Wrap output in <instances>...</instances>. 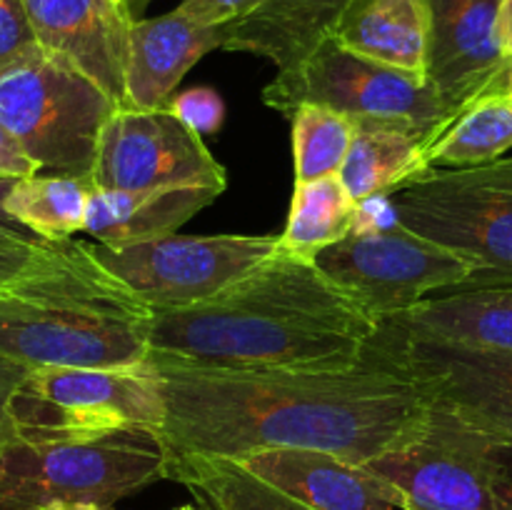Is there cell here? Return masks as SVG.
I'll return each mask as SVG.
<instances>
[{
  "label": "cell",
  "instance_id": "cell-34",
  "mask_svg": "<svg viewBox=\"0 0 512 510\" xmlns=\"http://www.w3.org/2000/svg\"><path fill=\"white\" fill-rule=\"evenodd\" d=\"M498 43L508 60H512V0H500L498 10Z\"/></svg>",
  "mask_w": 512,
  "mask_h": 510
},
{
  "label": "cell",
  "instance_id": "cell-30",
  "mask_svg": "<svg viewBox=\"0 0 512 510\" xmlns=\"http://www.w3.org/2000/svg\"><path fill=\"white\" fill-rule=\"evenodd\" d=\"M38 48L25 0H0V68Z\"/></svg>",
  "mask_w": 512,
  "mask_h": 510
},
{
  "label": "cell",
  "instance_id": "cell-6",
  "mask_svg": "<svg viewBox=\"0 0 512 510\" xmlns=\"http://www.w3.org/2000/svg\"><path fill=\"white\" fill-rule=\"evenodd\" d=\"M388 203L403 228L475 265L465 288L512 285V158L428 168L393 190Z\"/></svg>",
  "mask_w": 512,
  "mask_h": 510
},
{
  "label": "cell",
  "instance_id": "cell-17",
  "mask_svg": "<svg viewBox=\"0 0 512 510\" xmlns=\"http://www.w3.org/2000/svg\"><path fill=\"white\" fill-rule=\"evenodd\" d=\"M220 45L223 25H200L178 8L158 18H135L125 75L128 108H168L185 73Z\"/></svg>",
  "mask_w": 512,
  "mask_h": 510
},
{
  "label": "cell",
  "instance_id": "cell-32",
  "mask_svg": "<svg viewBox=\"0 0 512 510\" xmlns=\"http://www.w3.org/2000/svg\"><path fill=\"white\" fill-rule=\"evenodd\" d=\"M35 173H40L35 160L20 148L18 140L0 123V175L3 178H28Z\"/></svg>",
  "mask_w": 512,
  "mask_h": 510
},
{
  "label": "cell",
  "instance_id": "cell-20",
  "mask_svg": "<svg viewBox=\"0 0 512 510\" xmlns=\"http://www.w3.org/2000/svg\"><path fill=\"white\" fill-rule=\"evenodd\" d=\"M223 190L218 185L160 190L95 188L90 195L83 233L93 235L108 248H128L175 235L180 225L215 203Z\"/></svg>",
  "mask_w": 512,
  "mask_h": 510
},
{
  "label": "cell",
  "instance_id": "cell-37",
  "mask_svg": "<svg viewBox=\"0 0 512 510\" xmlns=\"http://www.w3.org/2000/svg\"><path fill=\"white\" fill-rule=\"evenodd\" d=\"M48 510H108V508H100L95 503H63V505H53Z\"/></svg>",
  "mask_w": 512,
  "mask_h": 510
},
{
  "label": "cell",
  "instance_id": "cell-11",
  "mask_svg": "<svg viewBox=\"0 0 512 510\" xmlns=\"http://www.w3.org/2000/svg\"><path fill=\"white\" fill-rule=\"evenodd\" d=\"M278 248L273 235H165L93 253L148 308H185L223 293Z\"/></svg>",
  "mask_w": 512,
  "mask_h": 510
},
{
  "label": "cell",
  "instance_id": "cell-21",
  "mask_svg": "<svg viewBox=\"0 0 512 510\" xmlns=\"http://www.w3.org/2000/svg\"><path fill=\"white\" fill-rule=\"evenodd\" d=\"M335 40L363 58L425 80L430 43L425 0H353Z\"/></svg>",
  "mask_w": 512,
  "mask_h": 510
},
{
  "label": "cell",
  "instance_id": "cell-25",
  "mask_svg": "<svg viewBox=\"0 0 512 510\" xmlns=\"http://www.w3.org/2000/svg\"><path fill=\"white\" fill-rule=\"evenodd\" d=\"M360 203L348 193L340 175L295 183L288 223L278 235V250L303 260H315L320 250L330 248L358 223Z\"/></svg>",
  "mask_w": 512,
  "mask_h": 510
},
{
  "label": "cell",
  "instance_id": "cell-3",
  "mask_svg": "<svg viewBox=\"0 0 512 510\" xmlns=\"http://www.w3.org/2000/svg\"><path fill=\"white\" fill-rule=\"evenodd\" d=\"M153 308L115 278L93 243L63 240L0 293V355L28 368H138Z\"/></svg>",
  "mask_w": 512,
  "mask_h": 510
},
{
  "label": "cell",
  "instance_id": "cell-39",
  "mask_svg": "<svg viewBox=\"0 0 512 510\" xmlns=\"http://www.w3.org/2000/svg\"><path fill=\"white\" fill-rule=\"evenodd\" d=\"M175 510H200V508H195V505H180V508H175Z\"/></svg>",
  "mask_w": 512,
  "mask_h": 510
},
{
  "label": "cell",
  "instance_id": "cell-22",
  "mask_svg": "<svg viewBox=\"0 0 512 510\" xmlns=\"http://www.w3.org/2000/svg\"><path fill=\"white\" fill-rule=\"evenodd\" d=\"M430 135L410 123L355 120V138L340 180L358 203L383 198L425 173Z\"/></svg>",
  "mask_w": 512,
  "mask_h": 510
},
{
  "label": "cell",
  "instance_id": "cell-4",
  "mask_svg": "<svg viewBox=\"0 0 512 510\" xmlns=\"http://www.w3.org/2000/svg\"><path fill=\"white\" fill-rule=\"evenodd\" d=\"M168 448L155 428H123L93 438L0 443V510H48L63 503L113 508L165 480Z\"/></svg>",
  "mask_w": 512,
  "mask_h": 510
},
{
  "label": "cell",
  "instance_id": "cell-33",
  "mask_svg": "<svg viewBox=\"0 0 512 510\" xmlns=\"http://www.w3.org/2000/svg\"><path fill=\"white\" fill-rule=\"evenodd\" d=\"M28 370L30 368L25 363H18V360L8 358V355H0V443L8 438L10 398H13L15 388H18Z\"/></svg>",
  "mask_w": 512,
  "mask_h": 510
},
{
  "label": "cell",
  "instance_id": "cell-8",
  "mask_svg": "<svg viewBox=\"0 0 512 510\" xmlns=\"http://www.w3.org/2000/svg\"><path fill=\"white\" fill-rule=\"evenodd\" d=\"M315 265L378 325L408 313L435 290L465 288L475 275L468 258L395 218L358 223L353 233L320 250Z\"/></svg>",
  "mask_w": 512,
  "mask_h": 510
},
{
  "label": "cell",
  "instance_id": "cell-40",
  "mask_svg": "<svg viewBox=\"0 0 512 510\" xmlns=\"http://www.w3.org/2000/svg\"><path fill=\"white\" fill-rule=\"evenodd\" d=\"M123 3H125V0H123Z\"/></svg>",
  "mask_w": 512,
  "mask_h": 510
},
{
  "label": "cell",
  "instance_id": "cell-19",
  "mask_svg": "<svg viewBox=\"0 0 512 510\" xmlns=\"http://www.w3.org/2000/svg\"><path fill=\"white\" fill-rule=\"evenodd\" d=\"M353 0H265L235 23L223 25V50L253 53L280 70L298 68L335 38Z\"/></svg>",
  "mask_w": 512,
  "mask_h": 510
},
{
  "label": "cell",
  "instance_id": "cell-38",
  "mask_svg": "<svg viewBox=\"0 0 512 510\" xmlns=\"http://www.w3.org/2000/svg\"><path fill=\"white\" fill-rule=\"evenodd\" d=\"M148 3H150V0H125V5H128V10H130V15H133V18H135V15L143 13V10L148 8Z\"/></svg>",
  "mask_w": 512,
  "mask_h": 510
},
{
  "label": "cell",
  "instance_id": "cell-16",
  "mask_svg": "<svg viewBox=\"0 0 512 510\" xmlns=\"http://www.w3.org/2000/svg\"><path fill=\"white\" fill-rule=\"evenodd\" d=\"M240 463L315 510H405L403 495L388 480L325 450L273 448Z\"/></svg>",
  "mask_w": 512,
  "mask_h": 510
},
{
  "label": "cell",
  "instance_id": "cell-36",
  "mask_svg": "<svg viewBox=\"0 0 512 510\" xmlns=\"http://www.w3.org/2000/svg\"><path fill=\"white\" fill-rule=\"evenodd\" d=\"M498 95H512V60H508V68H505L503 78H500Z\"/></svg>",
  "mask_w": 512,
  "mask_h": 510
},
{
  "label": "cell",
  "instance_id": "cell-29",
  "mask_svg": "<svg viewBox=\"0 0 512 510\" xmlns=\"http://www.w3.org/2000/svg\"><path fill=\"white\" fill-rule=\"evenodd\" d=\"M168 110L178 115L190 130L198 135H210L223 125L225 120V103L213 88H190L183 93L173 95L168 103Z\"/></svg>",
  "mask_w": 512,
  "mask_h": 510
},
{
  "label": "cell",
  "instance_id": "cell-13",
  "mask_svg": "<svg viewBox=\"0 0 512 510\" xmlns=\"http://www.w3.org/2000/svg\"><path fill=\"white\" fill-rule=\"evenodd\" d=\"M100 190H160L228 185L225 168L168 108L115 110L103 128L90 173Z\"/></svg>",
  "mask_w": 512,
  "mask_h": 510
},
{
  "label": "cell",
  "instance_id": "cell-23",
  "mask_svg": "<svg viewBox=\"0 0 512 510\" xmlns=\"http://www.w3.org/2000/svg\"><path fill=\"white\" fill-rule=\"evenodd\" d=\"M165 478L185 485L205 510H315L235 458L168 455Z\"/></svg>",
  "mask_w": 512,
  "mask_h": 510
},
{
  "label": "cell",
  "instance_id": "cell-10",
  "mask_svg": "<svg viewBox=\"0 0 512 510\" xmlns=\"http://www.w3.org/2000/svg\"><path fill=\"white\" fill-rule=\"evenodd\" d=\"M265 105L290 120L300 105H325L353 120H393L430 138L453 123V113L423 78L363 58L335 38L298 68L280 70L263 88Z\"/></svg>",
  "mask_w": 512,
  "mask_h": 510
},
{
  "label": "cell",
  "instance_id": "cell-27",
  "mask_svg": "<svg viewBox=\"0 0 512 510\" xmlns=\"http://www.w3.org/2000/svg\"><path fill=\"white\" fill-rule=\"evenodd\" d=\"M290 123L295 183L340 175L355 138V120L325 105H300Z\"/></svg>",
  "mask_w": 512,
  "mask_h": 510
},
{
  "label": "cell",
  "instance_id": "cell-15",
  "mask_svg": "<svg viewBox=\"0 0 512 510\" xmlns=\"http://www.w3.org/2000/svg\"><path fill=\"white\" fill-rule=\"evenodd\" d=\"M40 48L60 55L128 108V50L133 15L123 0H25Z\"/></svg>",
  "mask_w": 512,
  "mask_h": 510
},
{
  "label": "cell",
  "instance_id": "cell-24",
  "mask_svg": "<svg viewBox=\"0 0 512 510\" xmlns=\"http://www.w3.org/2000/svg\"><path fill=\"white\" fill-rule=\"evenodd\" d=\"M95 185L83 175L35 173L18 178L5 195V213L48 243L83 233Z\"/></svg>",
  "mask_w": 512,
  "mask_h": 510
},
{
  "label": "cell",
  "instance_id": "cell-14",
  "mask_svg": "<svg viewBox=\"0 0 512 510\" xmlns=\"http://www.w3.org/2000/svg\"><path fill=\"white\" fill-rule=\"evenodd\" d=\"M428 10V70L453 120L478 100L498 95L508 58L498 43L500 0H425Z\"/></svg>",
  "mask_w": 512,
  "mask_h": 510
},
{
  "label": "cell",
  "instance_id": "cell-35",
  "mask_svg": "<svg viewBox=\"0 0 512 510\" xmlns=\"http://www.w3.org/2000/svg\"><path fill=\"white\" fill-rule=\"evenodd\" d=\"M15 180L18 178H3V175H0V225H3V228H10V230H18V233H30V230H25L23 225H18L8 213H5V195L10 193V188H13Z\"/></svg>",
  "mask_w": 512,
  "mask_h": 510
},
{
  "label": "cell",
  "instance_id": "cell-9",
  "mask_svg": "<svg viewBox=\"0 0 512 510\" xmlns=\"http://www.w3.org/2000/svg\"><path fill=\"white\" fill-rule=\"evenodd\" d=\"M365 465L403 495L405 510H512V450L435 405L415 438Z\"/></svg>",
  "mask_w": 512,
  "mask_h": 510
},
{
  "label": "cell",
  "instance_id": "cell-5",
  "mask_svg": "<svg viewBox=\"0 0 512 510\" xmlns=\"http://www.w3.org/2000/svg\"><path fill=\"white\" fill-rule=\"evenodd\" d=\"M115 110L118 103L100 85L43 48L0 68V123L40 173L90 178Z\"/></svg>",
  "mask_w": 512,
  "mask_h": 510
},
{
  "label": "cell",
  "instance_id": "cell-26",
  "mask_svg": "<svg viewBox=\"0 0 512 510\" xmlns=\"http://www.w3.org/2000/svg\"><path fill=\"white\" fill-rule=\"evenodd\" d=\"M512 150V95H488L465 108L425 145V168H470Z\"/></svg>",
  "mask_w": 512,
  "mask_h": 510
},
{
  "label": "cell",
  "instance_id": "cell-18",
  "mask_svg": "<svg viewBox=\"0 0 512 510\" xmlns=\"http://www.w3.org/2000/svg\"><path fill=\"white\" fill-rule=\"evenodd\" d=\"M383 328L423 343L512 353V285L460 288L425 298Z\"/></svg>",
  "mask_w": 512,
  "mask_h": 510
},
{
  "label": "cell",
  "instance_id": "cell-2",
  "mask_svg": "<svg viewBox=\"0 0 512 510\" xmlns=\"http://www.w3.org/2000/svg\"><path fill=\"white\" fill-rule=\"evenodd\" d=\"M378 330L315 260L275 248L223 293L153 310L145 363L223 370L355 363Z\"/></svg>",
  "mask_w": 512,
  "mask_h": 510
},
{
  "label": "cell",
  "instance_id": "cell-7",
  "mask_svg": "<svg viewBox=\"0 0 512 510\" xmlns=\"http://www.w3.org/2000/svg\"><path fill=\"white\" fill-rule=\"evenodd\" d=\"M165 395L150 365L30 368L8 408V438H93L123 428L160 430Z\"/></svg>",
  "mask_w": 512,
  "mask_h": 510
},
{
  "label": "cell",
  "instance_id": "cell-12",
  "mask_svg": "<svg viewBox=\"0 0 512 510\" xmlns=\"http://www.w3.org/2000/svg\"><path fill=\"white\" fill-rule=\"evenodd\" d=\"M375 345L473 433L512 450V353L408 340L380 325Z\"/></svg>",
  "mask_w": 512,
  "mask_h": 510
},
{
  "label": "cell",
  "instance_id": "cell-28",
  "mask_svg": "<svg viewBox=\"0 0 512 510\" xmlns=\"http://www.w3.org/2000/svg\"><path fill=\"white\" fill-rule=\"evenodd\" d=\"M58 243L30 233H18L0 225V293L23 280L35 265L43 263Z\"/></svg>",
  "mask_w": 512,
  "mask_h": 510
},
{
  "label": "cell",
  "instance_id": "cell-1",
  "mask_svg": "<svg viewBox=\"0 0 512 510\" xmlns=\"http://www.w3.org/2000/svg\"><path fill=\"white\" fill-rule=\"evenodd\" d=\"M165 395L168 455L245 458L273 448L325 450L368 463L420 433L430 400L375 345L355 363L185 368L145 363Z\"/></svg>",
  "mask_w": 512,
  "mask_h": 510
},
{
  "label": "cell",
  "instance_id": "cell-31",
  "mask_svg": "<svg viewBox=\"0 0 512 510\" xmlns=\"http://www.w3.org/2000/svg\"><path fill=\"white\" fill-rule=\"evenodd\" d=\"M263 3L265 0H183L178 10L188 15V18H193L195 23L220 28V25L245 18V15H250Z\"/></svg>",
  "mask_w": 512,
  "mask_h": 510
}]
</instances>
